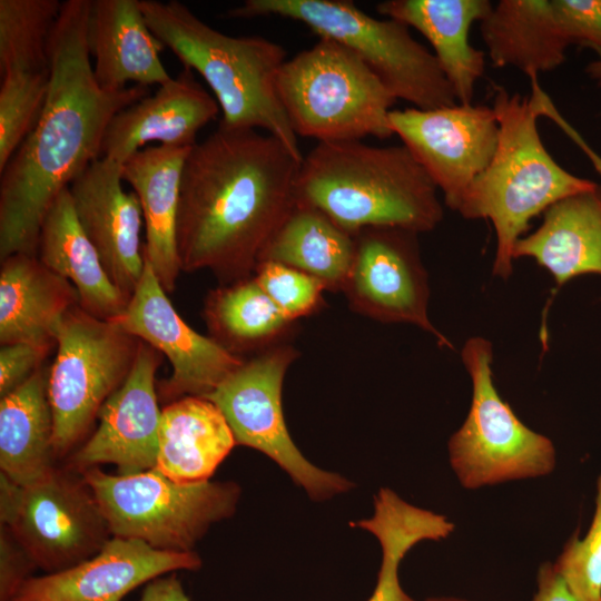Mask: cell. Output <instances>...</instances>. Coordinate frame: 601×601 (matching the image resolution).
Wrapping results in <instances>:
<instances>
[{
	"label": "cell",
	"instance_id": "6da1fadb",
	"mask_svg": "<svg viewBox=\"0 0 601 601\" xmlns=\"http://www.w3.org/2000/svg\"><path fill=\"white\" fill-rule=\"evenodd\" d=\"M303 158L273 135L219 122L184 161L176 221L181 272L208 269L223 284L252 277L297 201Z\"/></svg>",
	"mask_w": 601,
	"mask_h": 601
},
{
	"label": "cell",
	"instance_id": "7a4b0ae2",
	"mask_svg": "<svg viewBox=\"0 0 601 601\" xmlns=\"http://www.w3.org/2000/svg\"><path fill=\"white\" fill-rule=\"evenodd\" d=\"M91 0H67L48 45L49 90L36 127L0 171V260L37 255L40 228L59 194L101 158L106 130L148 87L102 89L87 45Z\"/></svg>",
	"mask_w": 601,
	"mask_h": 601
},
{
	"label": "cell",
	"instance_id": "3957f363",
	"mask_svg": "<svg viewBox=\"0 0 601 601\" xmlns=\"http://www.w3.org/2000/svg\"><path fill=\"white\" fill-rule=\"evenodd\" d=\"M529 78L530 97L494 87L492 108L500 129L497 146L456 208L465 219L491 220L496 236L492 273L503 279L513 273L514 245L533 217L565 197L598 186L565 170L546 150L538 130L540 116H552L569 136L574 129L539 86L538 75Z\"/></svg>",
	"mask_w": 601,
	"mask_h": 601
},
{
	"label": "cell",
	"instance_id": "277c9868",
	"mask_svg": "<svg viewBox=\"0 0 601 601\" xmlns=\"http://www.w3.org/2000/svg\"><path fill=\"white\" fill-rule=\"evenodd\" d=\"M296 190L353 236L372 227L430 231L444 217L437 187L404 145L317 142L303 156Z\"/></svg>",
	"mask_w": 601,
	"mask_h": 601
},
{
	"label": "cell",
	"instance_id": "5b68a950",
	"mask_svg": "<svg viewBox=\"0 0 601 601\" xmlns=\"http://www.w3.org/2000/svg\"><path fill=\"white\" fill-rule=\"evenodd\" d=\"M151 32L214 93L220 124L265 130L303 158L280 104L276 80L285 49L264 37H231L208 26L177 0H139Z\"/></svg>",
	"mask_w": 601,
	"mask_h": 601
},
{
	"label": "cell",
	"instance_id": "8992f818",
	"mask_svg": "<svg viewBox=\"0 0 601 601\" xmlns=\"http://www.w3.org/2000/svg\"><path fill=\"white\" fill-rule=\"evenodd\" d=\"M276 88L297 137L331 142L394 135L390 114L397 99L356 55L334 40L319 38L287 59Z\"/></svg>",
	"mask_w": 601,
	"mask_h": 601
},
{
	"label": "cell",
	"instance_id": "52a82bcc",
	"mask_svg": "<svg viewBox=\"0 0 601 601\" xmlns=\"http://www.w3.org/2000/svg\"><path fill=\"white\" fill-rule=\"evenodd\" d=\"M227 18L277 16L307 26L319 38L356 55L396 99L418 109L457 104L441 66L404 23L376 19L347 0H246Z\"/></svg>",
	"mask_w": 601,
	"mask_h": 601
},
{
	"label": "cell",
	"instance_id": "ba28073f",
	"mask_svg": "<svg viewBox=\"0 0 601 601\" xmlns=\"http://www.w3.org/2000/svg\"><path fill=\"white\" fill-rule=\"evenodd\" d=\"M80 473L111 536L173 552H191L213 524L234 515L242 493L234 481L178 483L155 469L122 475L95 466Z\"/></svg>",
	"mask_w": 601,
	"mask_h": 601
},
{
	"label": "cell",
	"instance_id": "9c48e42d",
	"mask_svg": "<svg viewBox=\"0 0 601 601\" xmlns=\"http://www.w3.org/2000/svg\"><path fill=\"white\" fill-rule=\"evenodd\" d=\"M461 357L472 381V402L449 441L450 464L461 486L477 490L551 474L556 464L553 442L526 426L499 394L491 342L469 338Z\"/></svg>",
	"mask_w": 601,
	"mask_h": 601
},
{
	"label": "cell",
	"instance_id": "30bf717a",
	"mask_svg": "<svg viewBox=\"0 0 601 601\" xmlns=\"http://www.w3.org/2000/svg\"><path fill=\"white\" fill-rule=\"evenodd\" d=\"M140 344L117 322L95 317L80 305L65 315L48 372L57 459L67 456L88 434L105 402L131 372Z\"/></svg>",
	"mask_w": 601,
	"mask_h": 601
},
{
	"label": "cell",
	"instance_id": "8fae6325",
	"mask_svg": "<svg viewBox=\"0 0 601 601\" xmlns=\"http://www.w3.org/2000/svg\"><path fill=\"white\" fill-rule=\"evenodd\" d=\"M0 521L47 573L88 560L111 538L91 489L68 466L27 486L0 473Z\"/></svg>",
	"mask_w": 601,
	"mask_h": 601
},
{
	"label": "cell",
	"instance_id": "7c38bea8",
	"mask_svg": "<svg viewBox=\"0 0 601 601\" xmlns=\"http://www.w3.org/2000/svg\"><path fill=\"white\" fill-rule=\"evenodd\" d=\"M297 355L288 344L268 346L244 361L206 398L220 410L237 445L264 453L312 500L325 501L349 491L354 484L338 473L315 466L290 437L282 393L287 368Z\"/></svg>",
	"mask_w": 601,
	"mask_h": 601
},
{
	"label": "cell",
	"instance_id": "4fadbf2b",
	"mask_svg": "<svg viewBox=\"0 0 601 601\" xmlns=\"http://www.w3.org/2000/svg\"><path fill=\"white\" fill-rule=\"evenodd\" d=\"M390 125L454 211L491 161L500 131L493 108L473 104L392 110Z\"/></svg>",
	"mask_w": 601,
	"mask_h": 601
},
{
	"label": "cell",
	"instance_id": "5bb4252c",
	"mask_svg": "<svg viewBox=\"0 0 601 601\" xmlns=\"http://www.w3.org/2000/svg\"><path fill=\"white\" fill-rule=\"evenodd\" d=\"M417 234L395 227H372L355 235L356 249L344 285L351 307L385 323H410L453 348L427 314V274Z\"/></svg>",
	"mask_w": 601,
	"mask_h": 601
},
{
	"label": "cell",
	"instance_id": "9a60e30c",
	"mask_svg": "<svg viewBox=\"0 0 601 601\" xmlns=\"http://www.w3.org/2000/svg\"><path fill=\"white\" fill-rule=\"evenodd\" d=\"M115 322L167 357L171 374L159 393L169 402L185 396L207 397L244 362L181 318L146 259L142 276Z\"/></svg>",
	"mask_w": 601,
	"mask_h": 601
},
{
	"label": "cell",
	"instance_id": "2e32d148",
	"mask_svg": "<svg viewBox=\"0 0 601 601\" xmlns=\"http://www.w3.org/2000/svg\"><path fill=\"white\" fill-rule=\"evenodd\" d=\"M162 355L141 342L131 372L100 408L92 434L68 459V467L82 472L114 464L129 475L156 466L161 411L156 373Z\"/></svg>",
	"mask_w": 601,
	"mask_h": 601
},
{
	"label": "cell",
	"instance_id": "e0dca14e",
	"mask_svg": "<svg viewBox=\"0 0 601 601\" xmlns=\"http://www.w3.org/2000/svg\"><path fill=\"white\" fill-rule=\"evenodd\" d=\"M122 165L99 158L68 187L73 210L112 284L128 298L145 269L142 211L122 187Z\"/></svg>",
	"mask_w": 601,
	"mask_h": 601
},
{
	"label": "cell",
	"instance_id": "ac0fdd59",
	"mask_svg": "<svg viewBox=\"0 0 601 601\" xmlns=\"http://www.w3.org/2000/svg\"><path fill=\"white\" fill-rule=\"evenodd\" d=\"M201 566L191 552L158 550L144 541L111 536L93 556L56 573L31 577L12 601H121L144 583Z\"/></svg>",
	"mask_w": 601,
	"mask_h": 601
},
{
	"label": "cell",
	"instance_id": "d6986e66",
	"mask_svg": "<svg viewBox=\"0 0 601 601\" xmlns=\"http://www.w3.org/2000/svg\"><path fill=\"white\" fill-rule=\"evenodd\" d=\"M220 112L216 99L184 67L177 77L160 85L154 95L120 110L110 121L101 157L124 165L150 141L193 147L198 131Z\"/></svg>",
	"mask_w": 601,
	"mask_h": 601
},
{
	"label": "cell",
	"instance_id": "ffe728a7",
	"mask_svg": "<svg viewBox=\"0 0 601 601\" xmlns=\"http://www.w3.org/2000/svg\"><path fill=\"white\" fill-rule=\"evenodd\" d=\"M87 45L98 85L109 91L129 82L148 87L173 77L160 60L165 48L151 32L139 0H91Z\"/></svg>",
	"mask_w": 601,
	"mask_h": 601
},
{
	"label": "cell",
	"instance_id": "44dd1931",
	"mask_svg": "<svg viewBox=\"0 0 601 601\" xmlns=\"http://www.w3.org/2000/svg\"><path fill=\"white\" fill-rule=\"evenodd\" d=\"M487 0H387L376 10L417 30L432 46L459 104H472L485 69V52L470 42L475 21L492 10Z\"/></svg>",
	"mask_w": 601,
	"mask_h": 601
},
{
	"label": "cell",
	"instance_id": "7402d4cb",
	"mask_svg": "<svg viewBox=\"0 0 601 601\" xmlns=\"http://www.w3.org/2000/svg\"><path fill=\"white\" fill-rule=\"evenodd\" d=\"M79 305L73 285L37 255L18 253L1 260L0 344L56 345L65 315Z\"/></svg>",
	"mask_w": 601,
	"mask_h": 601
},
{
	"label": "cell",
	"instance_id": "603a6c76",
	"mask_svg": "<svg viewBox=\"0 0 601 601\" xmlns=\"http://www.w3.org/2000/svg\"><path fill=\"white\" fill-rule=\"evenodd\" d=\"M191 147L151 146L122 165V179L137 195L146 228L145 259L167 294L176 288L180 269L176 221L181 170Z\"/></svg>",
	"mask_w": 601,
	"mask_h": 601
},
{
	"label": "cell",
	"instance_id": "cb8c5ba5",
	"mask_svg": "<svg viewBox=\"0 0 601 601\" xmlns=\"http://www.w3.org/2000/svg\"><path fill=\"white\" fill-rule=\"evenodd\" d=\"M530 257L556 287L584 274H601V185L565 197L543 213L541 225L514 245L513 259Z\"/></svg>",
	"mask_w": 601,
	"mask_h": 601
},
{
	"label": "cell",
	"instance_id": "d4e9b609",
	"mask_svg": "<svg viewBox=\"0 0 601 601\" xmlns=\"http://www.w3.org/2000/svg\"><path fill=\"white\" fill-rule=\"evenodd\" d=\"M38 258L76 288L80 307L105 321H116L129 298L108 277L101 260L82 230L68 188L55 199L42 221Z\"/></svg>",
	"mask_w": 601,
	"mask_h": 601
},
{
	"label": "cell",
	"instance_id": "484cf974",
	"mask_svg": "<svg viewBox=\"0 0 601 601\" xmlns=\"http://www.w3.org/2000/svg\"><path fill=\"white\" fill-rule=\"evenodd\" d=\"M235 445L215 403L199 396L180 397L161 411L155 470L178 483L207 482Z\"/></svg>",
	"mask_w": 601,
	"mask_h": 601
},
{
	"label": "cell",
	"instance_id": "4316f807",
	"mask_svg": "<svg viewBox=\"0 0 601 601\" xmlns=\"http://www.w3.org/2000/svg\"><path fill=\"white\" fill-rule=\"evenodd\" d=\"M480 30L494 67H514L528 77L561 66L570 46L553 0H501Z\"/></svg>",
	"mask_w": 601,
	"mask_h": 601
},
{
	"label": "cell",
	"instance_id": "83f0119b",
	"mask_svg": "<svg viewBox=\"0 0 601 601\" xmlns=\"http://www.w3.org/2000/svg\"><path fill=\"white\" fill-rule=\"evenodd\" d=\"M48 372L40 367L0 400V473L27 486L56 469Z\"/></svg>",
	"mask_w": 601,
	"mask_h": 601
},
{
	"label": "cell",
	"instance_id": "f1b7e54d",
	"mask_svg": "<svg viewBox=\"0 0 601 601\" xmlns=\"http://www.w3.org/2000/svg\"><path fill=\"white\" fill-rule=\"evenodd\" d=\"M355 249V236L321 210L297 200L267 243L259 263L284 264L314 276L326 289L343 290Z\"/></svg>",
	"mask_w": 601,
	"mask_h": 601
},
{
	"label": "cell",
	"instance_id": "f546056e",
	"mask_svg": "<svg viewBox=\"0 0 601 601\" xmlns=\"http://www.w3.org/2000/svg\"><path fill=\"white\" fill-rule=\"evenodd\" d=\"M204 314L211 337L237 355L273 342L293 323L254 276L209 292Z\"/></svg>",
	"mask_w": 601,
	"mask_h": 601
},
{
	"label": "cell",
	"instance_id": "4dcf8cb0",
	"mask_svg": "<svg viewBox=\"0 0 601 601\" xmlns=\"http://www.w3.org/2000/svg\"><path fill=\"white\" fill-rule=\"evenodd\" d=\"M62 3L0 0V71L48 70V45Z\"/></svg>",
	"mask_w": 601,
	"mask_h": 601
},
{
	"label": "cell",
	"instance_id": "1f68e13d",
	"mask_svg": "<svg viewBox=\"0 0 601 601\" xmlns=\"http://www.w3.org/2000/svg\"><path fill=\"white\" fill-rule=\"evenodd\" d=\"M49 90V70L11 71L0 86V171L36 127Z\"/></svg>",
	"mask_w": 601,
	"mask_h": 601
},
{
	"label": "cell",
	"instance_id": "d6a6232c",
	"mask_svg": "<svg viewBox=\"0 0 601 601\" xmlns=\"http://www.w3.org/2000/svg\"><path fill=\"white\" fill-rule=\"evenodd\" d=\"M553 564L578 601H601V473L585 536L573 534Z\"/></svg>",
	"mask_w": 601,
	"mask_h": 601
},
{
	"label": "cell",
	"instance_id": "836d02e7",
	"mask_svg": "<svg viewBox=\"0 0 601 601\" xmlns=\"http://www.w3.org/2000/svg\"><path fill=\"white\" fill-rule=\"evenodd\" d=\"M382 552V560L373 593L367 601H415L403 589L400 565L404 556L423 541L421 529L402 516H385L371 526Z\"/></svg>",
	"mask_w": 601,
	"mask_h": 601
},
{
	"label": "cell",
	"instance_id": "e575fe53",
	"mask_svg": "<svg viewBox=\"0 0 601 601\" xmlns=\"http://www.w3.org/2000/svg\"><path fill=\"white\" fill-rule=\"evenodd\" d=\"M254 277L285 315L295 319L314 313L321 305L325 285L314 276L275 262H262Z\"/></svg>",
	"mask_w": 601,
	"mask_h": 601
},
{
	"label": "cell",
	"instance_id": "d590c367",
	"mask_svg": "<svg viewBox=\"0 0 601 601\" xmlns=\"http://www.w3.org/2000/svg\"><path fill=\"white\" fill-rule=\"evenodd\" d=\"M553 6L569 43L601 57V0H553Z\"/></svg>",
	"mask_w": 601,
	"mask_h": 601
},
{
	"label": "cell",
	"instance_id": "8d00e7d4",
	"mask_svg": "<svg viewBox=\"0 0 601 601\" xmlns=\"http://www.w3.org/2000/svg\"><path fill=\"white\" fill-rule=\"evenodd\" d=\"M52 347L29 343L1 345L0 395L13 391L35 374Z\"/></svg>",
	"mask_w": 601,
	"mask_h": 601
},
{
	"label": "cell",
	"instance_id": "74e56055",
	"mask_svg": "<svg viewBox=\"0 0 601 601\" xmlns=\"http://www.w3.org/2000/svg\"><path fill=\"white\" fill-rule=\"evenodd\" d=\"M37 568L8 526L0 525V601H12Z\"/></svg>",
	"mask_w": 601,
	"mask_h": 601
},
{
	"label": "cell",
	"instance_id": "f35d334b",
	"mask_svg": "<svg viewBox=\"0 0 601 601\" xmlns=\"http://www.w3.org/2000/svg\"><path fill=\"white\" fill-rule=\"evenodd\" d=\"M532 601H578L552 562L540 565L536 574V592Z\"/></svg>",
	"mask_w": 601,
	"mask_h": 601
},
{
	"label": "cell",
	"instance_id": "ab89813d",
	"mask_svg": "<svg viewBox=\"0 0 601 601\" xmlns=\"http://www.w3.org/2000/svg\"><path fill=\"white\" fill-rule=\"evenodd\" d=\"M140 601H189L176 574H165L147 583Z\"/></svg>",
	"mask_w": 601,
	"mask_h": 601
},
{
	"label": "cell",
	"instance_id": "60d3db41",
	"mask_svg": "<svg viewBox=\"0 0 601 601\" xmlns=\"http://www.w3.org/2000/svg\"><path fill=\"white\" fill-rule=\"evenodd\" d=\"M587 72L591 78L601 79V57L587 66Z\"/></svg>",
	"mask_w": 601,
	"mask_h": 601
},
{
	"label": "cell",
	"instance_id": "b9f144b4",
	"mask_svg": "<svg viewBox=\"0 0 601 601\" xmlns=\"http://www.w3.org/2000/svg\"><path fill=\"white\" fill-rule=\"evenodd\" d=\"M424 601H472L456 595H432L427 597Z\"/></svg>",
	"mask_w": 601,
	"mask_h": 601
},
{
	"label": "cell",
	"instance_id": "7bdbcfd3",
	"mask_svg": "<svg viewBox=\"0 0 601 601\" xmlns=\"http://www.w3.org/2000/svg\"><path fill=\"white\" fill-rule=\"evenodd\" d=\"M598 81H599V85L601 86V79H600V80H598Z\"/></svg>",
	"mask_w": 601,
	"mask_h": 601
}]
</instances>
